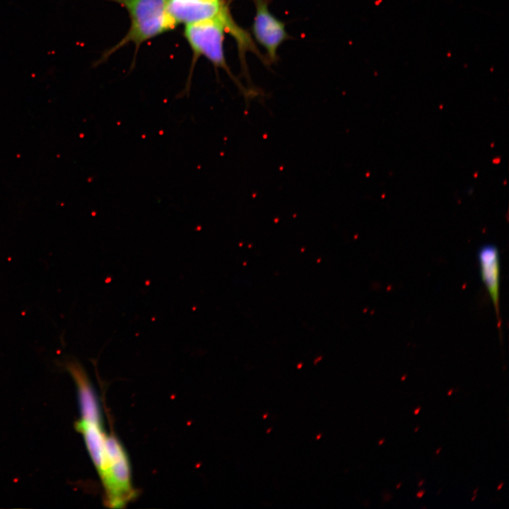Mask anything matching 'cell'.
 I'll use <instances>...</instances> for the list:
<instances>
[{
  "label": "cell",
  "instance_id": "2e32d148",
  "mask_svg": "<svg viewBox=\"0 0 509 509\" xmlns=\"http://www.w3.org/2000/svg\"><path fill=\"white\" fill-rule=\"evenodd\" d=\"M423 482H424V481L422 480V481L419 484V486H421V484H422Z\"/></svg>",
  "mask_w": 509,
  "mask_h": 509
},
{
  "label": "cell",
  "instance_id": "ac0fdd59",
  "mask_svg": "<svg viewBox=\"0 0 509 509\" xmlns=\"http://www.w3.org/2000/svg\"><path fill=\"white\" fill-rule=\"evenodd\" d=\"M475 498H476V495L473 496V498H472V501H474Z\"/></svg>",
  "mask_w": 509,
  "mask_h": 509
},
{
  "label": "cell",
  "instance_id": "e0dca14e",
  "mask_svg": "<svg viewBox=\"0 0 509 509\" xmlns=\"http://www.w3.org/2000/svg\"><path fill=\"white\" fill-rule=\"evenodd\" d=\"M402 485V483H399L398 485H397L396 488H398Z\"/></svg>",
  "mask_w": 509,
  "mask_h": 509
},
{
  "label": "cell",
  "instance_id": "ba28073f",
  "mask_svg": "<svg viewBox=\"0 0 509 509\" xmlns=\"http://www.w3.org/2000/svg\"><path fill=\"white\" fill-rule=\"evenodd\" d=\"M76 429L83 435L86 447L102 479L106 471L105 434L101 424L80 420Z\"/></svg>",
  "mask_w": 509,
  "mask_h": 509
},
{
  "label": "cell",
  "instance_id": "8fae6325",
  "mask_svg": "<svg viewBox=\"0 0 509 509\" xmlns=\"http://www.w3.org/2000/svg\"><path fill=\"white\" fill-rule=\"evenodd\" d=\"M504 482H501L497 487V490H500L501 487L503 486Z\"/></svg>",
  "mask_w": 509,
  "mask_h": 509
},
{
  "label": "cell",
  "instance_id": "7a4b0ae2",
  "mask_svg": "<svg viewBox=\"0 0 509 509\" xmlns=\"http://www.w3.org/2000/svg\"><path fill=\"white\" fill-rule=\"evenodd\" d=\"M105 1L118 4L127 10L130 19V26L124 37L105 51L98 63H102L129 43L134 44L137 52L143 43L177 27L168 12L169 0Z\"/></svg>",
  "mask_w": 509,
  "mask_h": 509
},
{
  "label": "cell",
  "instance_id": "277c9868",
  "mask_svg": "<svg viewBox=\"0 0 509 509\" xmlns=\"http://www.w3.org/2000/svg\"><path fill=\"white\" fill-rule=\"evenodd\" d=\"M255 15L252 26L257 42L266 50L271 62L277 58L281 45L288 38L284 23L269 9V0H253Z\"/></svg>",
  "mask_w": 509,
  "mask_h": 509
},
{
  "label": "cell",
  "instance_id": "3957f363",
  "mask_svg": "<svg viewBox=\"0 0 509 509\" xmlns=\"http://www.w3.org/2000/svg\"><path fill=\"white\" fill-rule=\"evenodd\" d=\"M106 471L101 479L107 501L112 508H122L135 492L131 486V469L124 450L113 435H105Z\"/></svg>",
  "mask_w": 509,
  "mask_h": 509
},
{
  "label": "cell",
  "instance_id": "4fadbf2b",
  "mask_svg": "<svg viewBox=\"0 0 509 509\" xmlns=\"http://www.w3.org/2000/svg\"><path fill=\"white\" fill-rule=\"evenodd\" d=\"M453 390L452 389L450 390V391L447 392V395L450 396L452 393Z\"/></svg>",
  "mask_w": 509,
  "mask_h": 509
},
{
  "label": "cell",
  "instance_id": "52a82bcc",
  "mask_svg": "<svg viewBox=\"0 0 509 509\" xmlns=\"http://www.w3.org/2000/svg\"><path fill=\"white\" fill-rule=\"evenodd\" d=\"M69 369L76 381L78 389L81 420L101 424V414L98 402L85 373L78 364L71 363Z\"/></svg>",
  "mask_w": 509,
  "mask_h": 509
},
{
  "label": "cell",
  "instance_id": "5b68a950",
  "mask_svg": "<svg viewBox=\"0 0 509 509\" xmlns=\"http://www.w3.org/2000/svg\"><path fill=\"white\" fill-rule=\"evenodd\" d=\"M224 0H169L168 12L175 24H189L216 16Z\"/></svg>",
  "mask_w": 509,
  "mask_h": 509
},
{
  "label": "cell",
  "instance_id": "6da1fadb",
  "mask_svg": "<svg viewBox=\"0 0 509 509\" xmlns=\"http://www.w3.org/2000/svg\"><path fill=\"white\" fill-rule=\"evenodd\" d=\"M238 28V26L230 16L227 6L215 17L185 25L184 37L192 52V62L185 88L180 97L185 94L188 95L192 69L201 57L209 60L216 68L225 70L241 88V85L235 79L227 65L223 49L225 33L233 35Z\"/></svg>",
  "mask_w": 509,
  "mask_h": 509
},
{
  "label": "cell",
  "instance_id": "9a60e30c",
  "mask_svg": "<svg viewBox=\"0 0 509 509\" xmlns=\"http://www.w3.org/2000/svg\"><path fill=\"white\" fill-rule=\"evenodd\" d=\"M441 449H442V448L440 447V448L435 452V453H436V454H438V453L440 452V451L441 450Z\"/></svg>",
  "mask_w": 509,
  "mask_h": 509
},
{
  "label": "cell",
  "instance_id": "9c48e42d",
  "mask_svg": "<svg viewBox=\"0 0 509 509\" xmlns=\"http://www.w3.org/2000/svg\"><path fill=\"white\" fill-rule=\"evenodd\" d=\"M424 493H425V491H424V490L419 491L416 493V497L419 498H421V497L423 496Z\"/></svg>",
  "mask_w": 509,
  "mask_h": 509
},
{
  "label": "cell",
  "instance_id": "8992f818",
  "mask_svg": "<svg viewBox=\"0 0 509 509\" xmlns=\"http://www.w3.org/2000/svg\"><path fill=\"white\" fill-rule=\"evenodd\" d=\"M481 278L493 303L500 329V261L498 250L493 244L481 247L478 252Z\"/></svg>",
  "mask_w": 509,
  "mask_h": 509
},
{
  "label": "cell",
  "instance_id": "5bb4252c",
  "mask_svg": "<svg viewBox=\"0 0 509 509\" xmlns=\"http://www.w3.org/2000/svg\"><path fill=\"white\" fill-rule=\"evenodd\" d=\"M406 375H404V376H403L402 378H401V380H402V381L404 380H405V378H406Z\"/></svg>",
  "mask_w": 509,
  "mask_h": 509
},
{
  "label": "cell",
  "instance_id": "7c38bea8",
  "mask_svg": "<svg viewBox=\"0 0 509 509\" xmlns=\"http://www.w3.org/2000/svg\"><path fill=\"white\" fill-rule=\"evenodd\" d=\"M384 442H385V439H381V440H379L378 445H382Z\"/></svg>",
  "mask_w": 509,
  "mask_h": 509
},
{
  "label": "cell",
  "instance_id": "d6986e66",
  "mask_svg": "<svg viewBox=\"0 0 509 509\" xmlns=\"http://www.w3.org/2000/svg\"><path fill=\"white\" fill-rule=\"evenodd\" d=\"M477 491H478V488H476V490L474 491V495L476 494V493Z\"/></svg>",
  "mask_w": 509,
  "mask_h": 509
},
{
  "label": "cell",
  "instance_id": "30bf717a",
  "mask_svg": "<svg viewBox=\"0 0 509 509\" xmlns=\"http://www.w3.org/2000/svg\"><path fill=\"white\" fill-rule=\"evenodd\" d=\"M420 410H421V407H420V406L417 407V408L414 411V414L415 415L419 414V413L420 412Z\"/></svg>",
  "mask_w": 509,
  "mask_h": 509
},
{
  "label": "cell",
  "instance_id": "ffe728a7",
  "mask_svg": "<svg viewBox=\"0 0 509 509\" xmlns=\"http://www.w3.org/2000/svg\"><path fill=\"white\" fill-rule=\"evenodd\" d=\"M419 426H418V427H416V429H415V432H416V431H418V429H419Z\"/></svg>",
  "mask_w": 509,
  "mask_h": 509
}]
</instances>
